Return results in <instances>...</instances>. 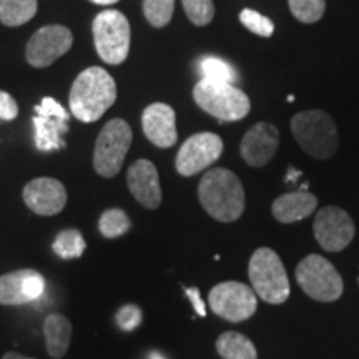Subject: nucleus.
Returning a JSON list of instances; mask_svg holds the SVG:
<instances>
[{"label": "nucleus", "mask_w": 359, "mask_h": 359, "mask_svg": "<svg viewBox=\"0 0 359 359\" xmlns=\"http://www.w3.org/2000/svg\"><path fill=\"white\" fill-rule=\"evenodd\" d=\"M318 208V198L313 193L299 190V191H291L280 195L273 201L271 212L280 223L290 224L302 222V219L308 218L309 215H313Z\"/></svg>", "instance_id": "obj_19"}, {"label": "nucleus", "mask_w": 359, "mask_h": 359, "mask_svg": "<svg viewBox=\"0 0 359 359\" xmlns=\"http://www.w3.org/2000/svg\"><path fill=\"white\" fill-rule=\"evenodd\" d=\"M143 320L142 309L137 304H125L116 313V325L122 331H133Z\"/></svg>", "instance_id": "obj_30"}, {"label": "nucleus", "mask_w": 359, "mask_h": 359, "mask_svg": "<svg viewBox=\"0 0 359 359\" xmlns=\"http://www.w3.org/2000/svg\"><path fill=\"white\" fill-rule=\"evenodd\" d=\"M222 154V137L212 132L195 133L180 147L175 167H177V172L182 177H193V175L212 167Z\"/></svg>", "instance_id": "obj_10"}, {"label": "nucleus", "mask_w": 359, "mask_h": 359, "mask_svg": "<svg viewBox=\"0 0 359 359\" xmlns=\"http://www.w3.org/2000/svg\"><path fill=\"white\" fill-rule=\"evenodd\" d=\"M43 276L35 269H19L0 276V304L20 306L43 293Z\"/></svg>", "instance_id": "obj_15"}, {"label": "nucleus", "mask_w": 359, "mask_h": 359, "mask_svg": "<svg viewBox=\"0 0 359 359\" xmlns=\"http://www.w3.org/2000/svg\"><path fill=\"white\" fill-rule=\"evenodd\" d=\"M175 12V0H143V13L150 25L161 29L168 25Z\"/></svg>", "instance_id": "obj_26"}, {"label": "nucleus", "mask_w": 359, "mask_h": 359, "mask_svg": "<svg viewBox=\"0 0 359 359\" xmlns=\"http://www.w3.org/2000/svg\"><path fill=\"white\" fill-rule=\"evenodd\" d=\"M145 137L158 148H170L178 140L177 114L167 103H151L142 115Z\"/></svg>", "instance_id": "obj_18"}, {"label": "nucleus", "mask_w": 359, "mask_h": 359, "mask_svg": "<svg viewBox=\"0 0 359 359\" xmlns=\"http://www.w3.org/2000/svg\"><path fill=\"white\" fill-rule=\"evenodd\" d=\"M127 183L133 198L147 210H156L161 205L158 170L150 160L135 161L128 168Z\"/></svg>", "instance_id": "obj_17"}, {"label": "nucleus", "mask_w": 359, "mask_h": 359, "mask_svg": "<svg viewBox=\"0 0 359 359\" xmlns=\"http://www.w3.org/2000/svg\"><path fill=\"white\" fill-rule=\"evenodd\" d=\"M240 22L250 30V32L259 35V37L263 39L271 37L273 32H275V24H273L268 17L262 15V13H258L257 11H251V8H245V11L240 13Z\"/></svg>", "instance_id": "obj_29"}, {"label": "nucleus", "mask_w": 359, "mask_h": 359, "mask_svg": "<svg viewBox=\"0 0 359 359\" xmlns=\"http://www.w3.org/2000/svg\"><path fill=\"white\" fill-rule=\"evenodd\" d=\"M185 294L188 296V299L191 302L193 308H195V313L198 314V316L205 318L206 316V308H205L203 299H201V296H200V290L198 288H187Z\"/></svg>", "instance_id": "obj_32"}, {"label": "nucleus", "mask_w": 359, "mask_h": 359, "mask_svg": "<svg viewBox=\"0 0 359 359\" xmlns=\"http://www.w3.org/2000/svg\"><path fill=\"white\" fill-rule=\"evenodd\" d=\"M198 198L205 212L222 223L236 222L245 212L243 185L226 168H213L203 175L198 185Z\"/></svg>", "instance_id": "obj_2"}, {"label": "nucleus", "mask_w": 359, "mask_h": 359, "mask_svg": "<svg viewBox=\"0 0 359 359\" xmlns=\"http://www.w3.org/2000/svg\"><path fill=\"white\" fill-rule=\"evenodd\" d=\"M248 276L258 298L268 304H283L290 298V278L285 264L271 248H258L251 255Z\"/></svg>", "instance_id": "obj_4"}, {"label": "nucleus", "mask_w": 359, "mask_h": 359, "mask_svg": "<svg viewBox=\"0 0 359 359\" xmlns=\"http://www.w3.org/2000/svg\"><path fill=\"white\" fill-rule=\"evenodd\" d=\"M34 116L35 145L40 151H52L65 147L62 133L69 130V114L55 98L45 97L40 105L35 107Z\"/></svg>", "instance_id": "obj_13"}, {"label": "nucleus", "mask_w": 359, "mask_h": 359, "mask_svg": "<svg viewBox=\"0 0 359 359\" xmlns=\"http://www.w3.org/2000/svg\"><path fill=\"white\" fill-rule=\"evenodd\" d=\"M290 11L303 24L321 20L326 11V0H288Z\"/></svg>", "instance_id": "obj_27"}, {"label": "nucleus", "mask_w": 359, "mask_h": 359, "mask_svg": "<svg viewBox=\"0 0 359 359\" xmlns=\"http://www.w3.org/2000/svg\"><path fill=\"white\" fill-rule=\"evenodd\" d=\"M116 100V85L102 67H90L75 79L70 90V110L80 122L100 120Z\"/></svg>", "instance_id": "obj_1"}, {"label": "nucleus", "mask_w": 359, "mask_h": 359, "mask_svg": "<svg viewBox=\"0 0 359 359\" xmlns=\"http://www.w3.org/2000/svg\"><path fill=\"white\" fill-rule=\"evenodd\" d=\"M93 40L98 57L105 64H123L130 52L128 19L118 11L100 12L93 20Z\"/></svg>", "instance_id": "obj_8"}, {"label": "nucleus", "mask_w": 359, "mask_h": 359, "mask_svg": "<svg viewBox=\"0 0 359 359\" xmlns=\"http://www.w3.org/2000/svg\"><path fill=\"white\" fill-rule=\"evenodd\" d=\"M24 201L35 215L53 217L67 205V190L55 178H35L24 188Z\"/></svg>", "instance_id": "obj_16"}, {"label": "nucleus", "mask_w": 359, "mask_h": 359, "mask_svg": "<svg viewBox=\"0 0 359 359\" xmlns=\"http://www.w3.org/2000/svg\"><path fill=\"white\" fill-rule=\"evenodd\" d=\"M2 359H35V358L22 356V354H19V353H7V354H4Z\"/></svg>", "instance_id": "obj_33"}, {"label": "nucleus", "mask_w": 359, "mask_h": 359, "mask_svg": "<svg viewBox=\"0 0 359 359\" xmlns=\"http://www.w3.org/2000/svg\"><path fill=\"white\" fill-rule=\"evenodd\" d=\"M208 303L217 316L230 323H241L257 313L258 296L245 283L224 281L210 291Z\"/></svg>", "instance_id": "obj_9"}, {"label": "nucleus", "mask_w": 359, "mask_h": 359, "mask_svg": "<svg viewBox=\"0 0 359 359\" xmlns=\"http://www.w3.org/2000/svg\"><path fill=\"white\" fill-rule=\"evenodd\" d=\"M43 336L47 353L52 359H62L69 353L72 325L64 314H48L43 321Z\"/></svg>", "instance_id": "obj_20"}, {"label": "nucleus", "mask_w": 359, "mask_h": 359, "mask_svg": "<svg viewBox=\"0 0 359 359\" xmlns=\"http://www.w3.org/2000/svg\"><path fill=\"white\" fill-rule=\"evenodd\" d=\"M132 222H130L128 215L120 208H111L102 213L100 222H98V230L105 238H118L130 231Z\"/></svg>", "instance_id": "obj_24"}, {"label": "nucleus", "mask_w": 359, "mask_h": 359, "mask_svg": "<svg viewBox=\"0 0 359 359\" xmlns=\"http://www.w3.org/2000/svg\"><path fill=\"white\" fill-rule=\"evenodd\" d=\"M217 351L223 359H258L253 341L236 331H226L217 339Z\"/></svg>", "instance_id": "obj_21"}, {"label": "nucleus", "mask_w": 359, "mask_h": 359, "mask_svg": "<svg viewBox=\"0 0 359 359\" xmlns=\"http://www.w3.org/2000/svg\"><path fill=\"white\" fill-rule=\"evenodd\" d=\"M296 281L314 302L333 303L344 291L343 278L333 263L321 255H308L296 266Z\"/></svg>", "instance_id": "obj_6"}, {"label": "nucleus", "mask_w": 359, "mask_h": 359, "mask_svg": "<svg viewBox=\"0 0 359 359\" xmlns=\"http://www.w3.org/2000/svg\"><path fill=\"white\" fill-rule=\"evenodd\" d=\"M74 43V35L64 25H45L39 29L25 48L27 62L35 69H45L65 55Z\"/></svg>", "instance_id": "obj_12"}, {"label": "nucleus", "mask_w": 359, "mask_h": 359, "mask_svg": "<svg viewBox=\"0 0 359 359\" xmlns=\"http://www.w3.org/2000/svg\"><path fill=\"white\" fill-rule=\"evenodd\" d=\"M200 70L203 74V79L215 80V82H224L233 85L238 80L236 70L218 57L201 58Z\"/></svg>", "instance_id": "obj_25"}, {"label": "nucleus", "mask_w": 359, "mask_h": 359, "mask_svg": "<svg viewBox=\"0 0 359 359\" xmlns=\"http://www.w3.org/2000/svg\"><path fill=\"white\" fill-rule=\"evenodd\" d=\"M52 248L60 258L72 259L82 257L85 248H87V243H85L82 233L70 228V230H64L58 233Z\"/></svg>", "instance_id": "obj_23"}, {"label": "nucleus", "mask_w": 359, "mask_h": 359, "mask_svg": "<svg viewBox=\"0 0 359 359\" xmlns=\"http://www.w3.org/2000/svg\"><path fill=\"white\" fill-rule=\"evenodd\" d=\"M314 238L323 250L339 253L356 235L353 218L339 206H325L316 213L313 223Z\"/></svg>", "instance_id": "obj_11"}, {"label": "nucleus", "mask_w": 359, "mask_h": 359, "mask_svg": "<svg viewBox=\"0 0 359 359\" xmlns=\"http://www.w3.org/2000/svg\"><path fill=\"white\" fill-rule=\"evenodd\" d=\"M37 8V0H0V22L7 27L24 25L34 19Z\"/></svg>", "instance_id": "obj_22"}, {"label": "nucleus", "mask_w": 359, "mask_h": 359, "mask_svg": "<svg viewBox=\"0 0 359 359\" xmlns=\"http://www.w3.org/2000/svg\"><path fill=\"white\" fill-rule=\"evenodd\" d=\"M92 4H97V6H111V4H116L118 0H90Z\"/></svg>", "instance_id": "obj_34"}, {"label": "nucleus", "mask_w": 359, "mask_h": 359, "mask_svg": "<svg viewBox=\"0 0 359 359\" xmlns=\"http://www.w3.org/2000/svg\"><path fill=\"white\" fill-rule=\"evenodd\" d=\"M291 132L309 156L327 160L339 147L334 120L325 110H303L291 118Z\"/></svg>", "instance_id": "obj_3"}, {"label": "nucleus", "mask_w": 359, "mask_h": 359, "mask_svg": "<svg viewBox=\"0 0 359 359\" xmlns=\"http://www.w3.org/2000/svg\"><path fill=\"white\" fill-rule=\"evenodd\" d=\"M133 133L130 125L122 118L110 120L102 128L93 151V168L103 178H114L123 167Z\"/></svg>", "instance_id": "obj_7"}, {"label": "nucleus", "mask_w": 359, "mask_h": 359, "mask_svg": "<svg viewBox=\"0 0 359 359\" xmlns=\"http://www.w3.org/2000/svg\"><path fill=\"white\" fill-rule=\"evenodd\" d=\"M187 17L193 25L205 27L213 20L215 4L213 0H182Z\"/></svg>", "instance_id": "obj_28"}, {"label": "nucleus", "mask_w": 359, "mask_h": 359, "mask_svg": "<svg viewBox=\"0 0 359 359\" xmlns=\"http://www.w3.org/2000/svg\"><path fill=\"white\" fill-rule=\"evenodd\" d=\"M148 359H165V358L161 356L160 353H150V356H148Z\"/></svg>", "instance_id": "obj_35"}, {"label": "nucleus", "mask_w": 359, "mask_h": 359, "mask_svg": "<svg viewBox=\"0 0 359 359\" xmlns=\"http://www.w3.org/2000/svg\"><path fill=\"white\" fill-rule=\"evenodd\" d=\"M17 115H19V105H17L15 98L0 90V118L13 120Z\"/></svg>", "instance_id": "obj_31"}, {"label": "nucleus", "mask_w": 359, "mask_h": 359, "mask_svg": "<svg viewBox=\"0 0 359 359\" xmlns=\"http://www.w3.org/2000/svg\"><path fill=\"white\" fill-rule=\"evenodd\" d=\"M280 147V132L273 123L259 122L245 133L240 143L241 158L250 167L259 168L271 161Z\"/></svg>", "instance_id": "obj_14"}, {"label": "nucleus", "mask_w": 359, "mask_h": 359, "mask_svg": "<svg viewBox=\"0 0 359 359\" xmlns=\"http://www.w3.org/2000/svg\"><path fill=\"white\" fill-rule=\"evenodd\" d=\"M196 105L219 122H238L250 114L251 102L235 85L201 79L193 88Z\"/></svg>", "instance_id": "obj_5"}]
</instances>
